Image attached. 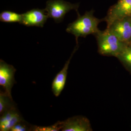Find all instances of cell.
<instances>
[{"label":"cell","mask_w":131,"mask_h":131,"mask_svg":"<svg viewBox=\"0 0 131 131\" xmlns=\"http://www.w3.org/2000/svg\"><path fill=\"white\" fill-rule=\"evenodd\" d=\"M93 10L87 11L82 16L78 13L77 19L69 24L66 29L68 33L74 35L76 38V44H78V39L79 37L85 38L89 35L94 36L100 31L98 25L103 19H99L93 15Z\"/></svg>","instance_id":"1"},{"label":"cell","mask_w":131,"mask_h":131,"mask_svg":"<svg viewBox=\"0 0 131 131\" xmlns=\"http://www.w3.org/2000/svg\"><path fill=\"white\" fill-rule=\"evenodd\" d=\"M95 36L97 39L99 53L104 56L117 57L127 44L107 29L104 31L100 30Z\"/></svg>","instance_id":"2"},{"label":"cell","mask_w":131,"mask_h":131,"mask_svg":"<svg viewBox=\"0 0 131 131\" xmlns=\"http://www.w3.org/2000/svg\"><path fill=\"white\" fill-rule=\"evenodd\" d=\"M79 6V4H71L63 0H49L46 3L45 10L49 18L59 23L63 20L66 14L70 10H75L78 13Z\"/></svg>","instance_id":"3"},{"label":"cell","mask_w":131,"mask_h":131,"mask_svg":"<svg viewBox=\"0 0 131 131\" xmlns=\"http://www.w3.org/2000/svg\"><path fill=\"white\" fill-rule=\"evenodd\" d=\"M106 29L122 42L131 43V16L114 21Z\"/></svg>","instance_id":"4"},{"label":"cell","mask_w":131,"mask_h":131,"mask_svg":"<svg viewBox=\"0 0 131 131\" xmlns=\"http://www.w3.org/2000/svg\"><path fill=\"white\" fill-rule=\"evenodd\" d=\"M131 15V0H118L108 11L103 20L109 26L114 21Z\"/></svg>","instance_id":"5"},{"label":"cell","mask_w":131,"mask_h":131,"mask_svg":"<svg viewBox=\"0 0 131 131\" xmlns=\"http://www.w3.org/2000/svg\"><path fill=\"white\" fill-rule=\"evenodd\" d=\"M16 71L13 66L2 59L0 60V85L3 88L4 91L11 96V90L16 83L15 80Z\"/></svg>","instance_id":"6"},{"label":"cell","mask_w":131,"mask_h":131,"mask_svg":"<svg viewBox=\"0 0 131 131\" xmlns=\"http://www.w3.org/2000/svg\"><path fill=\"white\" fill-rule=\"evenodd\" d=\"M48 18L45 9L34 8L22 14V20L20 24L28 27H43Z\"/></svg>","instance_id":"7"},{"label":"cell","mask_w":131,"mask_h":131,"mask_svg":"<svg viewBox=\"0 0 131 131\" xmlns=\"http://www.w3.org/2000/svg\"><path fill=\"white\" fill-rule=\"evenodd\" d=\"M61 131H92L89 119L82 116H76L60 122Z\"/></svg>","instance_id":"8"},{"label":"cell","mask_w":131,"mask_h":131,"mask_svg":"<svg viewBox=\"0 0 131 131\" xmlns=\"http://www.w3.org/2000/svg\"><path fill=\"white\" fill-rule=\"evenodd\" d=\"M78 44H76V46L70 55L69 59L66 62L62 69L56 74L52 82V92L56 97H58L61 94V92L65 88L70 61L73 54L78 49Z\"/></svg>","instance_id":"9"},{"label":"cell","mask_w":131,"mask_h":131,"mask_svg":"<svg viewBox=\"0 0 131 131\" xmlns=\"http://www.w3.org/2000/svg\"><path fill=\"white\" fill-rule=\"evenodd\" d=\"M0 131H9L19 122L24 121L21 114L15 106L1 115Z\"/></svg>","instance_id":"10"},{"label":"cell","mask_w":131,"mask_h":131,"mask_svg":"<svg viewBox=\"0 0 131 131\" xmlns=\"http://www.w3.org/2000/svg\"><path fill=\"white\" fill-rule=\"evenodd\" d=\"M116 57L131 73V43L127 44Z\"/></svg>","instance_id":"11"},{"label":"cell","mask_w":131,"mask_h":131,"mask_svg":"<svg viewBox=\"0 0 131 131\" xmlns=\"http://www.w3.org/2000/svg\"><path fill=\"white\" fill-rule=\"evenodd\" d=\"M16 106L12 97L5 91L0 92V114H3L12 108Z\"/></svg>","instance_id":"12"},{"label":"cell","mask_w":131,"mask_h":131,"mask_svg":"<svg viewBox=\"0 0 131 131\" xmlns=\"http://www.w3.org/2000/svg\"><path fill=\"white\" fill-rule=\"evenodd\" d=\"M22 20V14L10 11H5L0 14V20L4 23H19Z\"/></svg>","instance_id":"13"},{"label":"cell","mask_w":131,"mask_h":131,"mask_svg":"<svg viewBox=\"0 0 131 131\" xmlns=\"http://www.w3.org/2000/svg\"><path fill=\"white\" fill-rule=\"evenodd\" d=\"M60 122H57L53 125L47 126H39L32 125L31 131H61Z\"/></svg>","instance_id":"14"},{"label":"cell","mask_w":131,"mask_h":131,"mask_svg":"<svg viewBox=\"0 0 131 131\" xmlns=\"http://www.w3.org/2000/svg\"><path fill=\"white\" fill-rule=\"evenodd\" d=\"M32 125H30L24 120L19 122L13 127L10 131H31Z\"/></svg>","instance_id":"15"},{"label":"cell","mask_w":131,"mask_h":131,"mask_svg":"<svg viewBox=\"0 0 131 131\" xmlns=\"http://www.w3.org/2000/svg\"></svg>","instance_id":"16"}]
</instances>
